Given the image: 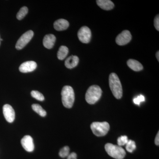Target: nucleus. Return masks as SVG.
Masks as SVG:
<instances>
[{
	"label": "nucleus",
	"instance_id": "nucleus-25",
	"mask_svg": "<svg viewBox=\"0 0 159 159\" xmlns=\"http://www.w3.org/2000/svg\"><path fill=\"white\" fill-rule=\"evenodd\" d=\"M154 26L155 27L156 29L158 31H159V15H157L156 16L155 18L154 19Z\"/></svg>",
	"mask_w": 159,
	"mask_h": 159
},
{
	"label": "nucleus",
	"instance_id": "nucleus-12",
	"mask_svg": "<svg viewBox=\"0 0 159 159\" xmlns=\"http://www.w3.org/2000/svg\"><path fill=\"white\" fill-rule=\"evenodd\" d=\"M56 37L53 34H47L43 39V45L46 48L51 49L54 47Z\"/></svg>",
	"mask_w": 159,
	"mask_h": 159
},
{
	"label": "nucleus",
	"instance_id": "nucleus-18",
	"mask_svg": "<svg viewBox=\"0 0 159 159\" xmlns=\"http://www.w3.org/2000/svg\"><path fill=\"white\" fill-rule=\"evenodd\" d=\"M32 108L35 112L38 114L42 117L46 116L47 115V112L40 105L38 104H33L32 105Z\"/></svg>",
	"mask_w": 159,
	"mask_h": 159
},
{
	"label": "nucleus",
	"instance_id": "nucleus-20",
	"mask_svg": "<svg viewBox=\"0 0 159 159\" xmlns=\"http://www.w3.org/2000/svg\"><path fill=\"white\" fill-rule=\"evenodd\" d=\"M136 146L134 141L131 140H128L125 146L126 150L129 152L131 153L136 149Z\"/></svg>",
	"mask_w": 159,
	"mask_h": 159
},
{
	"label": "nucleus",
	"instance_id": "nucleus-21",
	"mask_svg": "<svg viewBox=\"0 0 159 159\" xmlns=\"http://www.w3.org/2000/svg\"><path fill=\"white\" fill-rule=\"evenodd\" d=\"M31 97L39 101H43L44 100V97L41 93L37 91H32L31 93Z\"/></svg>",
	"mask_w": 159,
	"mask_h": 159
},
{
	"label": "nucleus",
	"instance_id": "nucleus-26",
	"mask_svg": "<svg viewBox=\"0 0 159 159\" xmlns=\"http://www.w3.org/2000/svg\"><path fill=\"white\" fill-rule=\"evenodd\" d=\"M77 155L75 152H72L67 157V159H77Z\"/></svg>",
	"mask_w": 159,
	"mask_h": 159
},
{
	"label": "nucleus",
	"instance_id": "nucleus-13",
	"mask_svg": "<svg viewBox=\"0 0 159 159\" xmlns=\"http://www.w3.org/2000/svg\"><path fill=\"white\" fill-rule=\"evenodd\" d=\"M69 23L67 20L63 19H60L54 22V27L55 30L58 31L65 30L68 28Z\"/></svg>",
	"mask_w": 159,
	"mask_h": 159
},
{
	"label": "nucleus",
	"instance_id": "nucleus-8",
	"mask_svg": "<svg viewBox=\"0 0 159 159\" xmlns=\"http://www.w3.org/2000/svg\"><path fill=\"white\" fill-rule=\"evenodd\" d=\"M131 39L130 32L128 30H124L117 36L116 42L119 45H125L130 41Z\"/></svg>",
	"mask_w": 159,
	"mask_h": 159
},
{
	"label": "nucleus",
	"instance_id": "nucleus-29",
	"mask_svg": "<svg viewBox=\"0 0 159 159\" xmlns=\"http://www.w3.org/2000/svg\"><path fill=\"white\" fill-rule=\"evenodd\" d=\"M1 37H0V45H1Z\"/></svg>",
	"mask_w": 159,
	"mask_h": 159
},
{
	"label": "nucleus",
	"instance_id": "nucleus-14",
	"mask_svg": "<svg viewBox=\"0 0 159 159\" xmlns=\"http://www.w3.org/2000/svg\"><path fill=\"white\" fill-rule=\"evenodd\" d=\"M79 61V58L77 56L72 55L66 59L65 65L67 68L73 69L78 65Z\"/></svg>",
	"mask_w": 159,
	"mask_h": 159
},
{
	"label": "nucleus",
	"instance_id": "nucleus-4",
	"mask_svg": "<svg viewBox=\"0 0 159 159\" xmlns=\"http://www.w3.org/2000/svg\"><path fill=\"white\" fill-rule=\"evenodd\" d=\"M106 151L112 157L116 159H123L125 157L126 152L121 146L107 143L105 146Z\"/></svg>",
	"mask_w": 159,
	"mask_h": 159
},
{
	"label": "nucleus",
	"instance_id": "nucleus-5",
	"mask_svg": "<svg viewBox=\"0 0 159 159\" xmlns=\"http://www.w3.org/2000/svg\"><path fill=\"white\" fill-rule=\"evenodd\" d=\"M91 129L94 134L97 136H104L109 130L110 125L106 122H93L91 124Z\"/></svg>",
	"mask_w": 159,
	"mask_h": 159
},
{
	"label": "nucleus",
	"instance_id": "nucleus-16",
	"mask_svg": "<svg viewBox=\"0 0 159 159\" xmlns=\"http://www.w3.org/2000/svg\"><path fill=\"white\" fill-rule=\"evenodd\" d=\"M127 65L135 71H140L143 70V67L141 63L134 59H129L127 61Z\"/></svg>",
	"mask_w": 159,
	"mask_h": 159
},
{
	"label": "nucleus",
	"instance_id": "nucleus-10",
	"mask_svg": "<svg viewBox=\"0 0 159 159\" xmlns=\"http://www.w3.org/2000/svg\"><path fill=\"white\" fill-rule=\"evenodd\" d=\"M21 144L26 151L31 152L34 150V146L33 139L29 135L25 136L21 140Z\"/></svg>",
	"mask_w": 159,
	"mask_h": 159
},
{
	"label": "nucleus",
	"instance_id": "nucleus-17",
	"mask_svg": "<svg viewBox=\"0 0 159 159\" xmlns=\"http://www.w3.org/2000/svg\"><path fill=\"white\" fill-rule=\"evenodd\" d=\"M69 53V49L66 46H62L60 47L57 53V57L58 59L62 60L64 59Z\"/></svg>",
	"mask_w": 159,
	"mask_h": 159
},
{
	"label": "nucleus",
	"instance_id": "nucleus-19",
	"mask_svg": "<svg viewBox=\"0 0 159 159\" xmlns=\"http://www.w3.org/2000/svg\"><path fill=\"white\" fill-rule=\"evenodd\" d=\"M28 8L26 6H24L22 8L20 9V11L18 12L17 15H16V18L18 20H22L25 16H26V15L28 13Z\"/></svg>",
	"mask_w": 159,
	"mask_h": 159
},
{
	"label": "nucleus",
	"instance_id": "nucleus-28",
	"mask_svg": "<svg viewBox=\"0 0 159 159\" xmlns=\"http://www.w3.org/2000/svg\"><path fill=\"white\" fill-rule=\"evenodd\" d=\"M159 51H158L157 52V54H156V57H157V59L158 60V61H159Z\"/></svg>",
	"mask_w": 159,
	"mask_h": 159
},
{
	"label": "nucleus",
	"instance_id": "nucleus-3",
	"mask_svg": "<svg viewBox=\"0 0 159 159\" xmlns=\"http://www.w3.org/2000/svg\"><path fill=\"white\" fill-rule=\"evenodd\" d=\"M102 93V90L99 86H91L86 93V101L89 104H95L100 99Z\"/></svg>",
	"mask_w": 159,
	"mask_h": 159
},
{
	"label": "nucleus",
	"instance_id": "nucleus-22",
	"mask_svg": "<svg viewBox=\"0 0 159 159\" xmlns=\"http://www.w3.org/2000/svg\"><path fill=\"white\" fill-rule=\"evenodd\" d=\"M70 154V148L67 146H65L60 151V157L62 158H65L68 156Z\"/></svg>",
	"mask_w": 159,
	"mask_h": 159
},
{
	"label": "nucleus",
	"instance_id": "nucleus-7",
	"mask_svg": "<svg viewBox=\"0 0 159 159\" xmlns=\"http://www.w3.org/2000/svg\"><path fill=\"white\" fill-rule=\"evenodd\" d=\"M78 39L81 42L88 43L90 41L91 31L90 29L86 26L81 27L77 33Z\"/></svg>",
	"mask_w": 159,
	"mask_h": 159
},
{
	"label": "nucleus",
	"instance_id": "nucleus-15",
	"mask_svg": "<svg viewBox=\"0 0 159 159\" xmlns=\"http://www.w3.org/2000/svg\"><path fill=\"white\" fill-rule=\"evenodd\" d=\"M97 3L103 10H110L114 7V3L110 0H98L97 1Z\"/></svg>",
	"mask_w": 159,
	"mask_h": 159
},
{
	"label": "nucleus",
	"instance_id": "nucleus-11",
	"mask_svg": "<svg viewBox=\"0 0 159 159\" xmlns=\"http://www.w3.org/2000/svg\"><path fill=\"white\" fill-rule=\"evenodd\" d=\"M37 63L34 61H27L23 63L19 67L20 72L28 73L32 72L37 68Z\"/></svg>",
	"mask_w": 159,
	"mask_h": 159
},
{
	"label": "nucleus",
	"instance_id": "nucleus-24",
	"mask_svg": "<svg viewBox=\"0 0 159 159\" xmlns=\"http://www.w3.org/2000/svg\"><path fill=\"white\" fill-rule=\"evenodd\" d=\"M145 98L144 96L143 95H140L138 97L134 98L133 99V102L134 103L137 105H140L141 102L145 101Z\"/></svg>",
	"mask_w": 159,
	"mask_h": 159
},
{
	"label": "nucleus",
	"instance_id": "nucleus-9",
	"mask_svg": "<svg viewBox=\"0 0 159 159\" xmlns=\"http://www.w3.org/2000/svg\"><path fill=\"white\" fill-rule=\"evenodd\" d=\"M3 112L7 122L11 123L14 121L15 112L11 105L8 104H5L3 107Z\"/></svg>",
	"mask_w": 159,
	"mask_h": 159
},
{
	"label": "nucleus",
	"instance_id": "nucleus-23",
	"mask_svg": "<svg viewBox=\"0 0 159 159\" xmlns=\"http://www.w3.org/2000/svg\"><path fill=\"white\" fill-rule=\"evenodd\" d=\"M128 137L126 136H122L119 137L117 140L118 145L119 146H123L126 145V143L128 142Z\"/></svg>",
	"mask_w": 159,
	"mask_h": 159
},
{
	"label": "nucleus",
	"instance_id": "nucleus-1",
	"mask_svg": "<svg viewBox=\"0 0 159 159\" xmlns=\"http://www.w3.org/2000/svg\"><path fill=\"white\" fill-rule=\"evenodd\" d=\"M110 87L114 97L120 99L122 96V86L119 77L115 73H111L109 78Z\"/></svg>",
	"mask_w": 159,
	"mask_h": 159
},
{
	"label": "nucleus",
	"instance_id": "nucleus-6",
	"mask_svg": "<svg viewBox=\"0 0 159 159\" xmlns=\"http://www.w3.org/2000/svg\"><path fill=\"white\" fill-rule=\"evenodd\" d=\"M33 35L34 32L31 30H29L24 33L20 38L18 40L16 45V49L18 50L22 49L32 39Z\"/></svg>",
	"mask_w": 159,
	"mask_h": 159
},
{
	"label": "nucleus",
	"instance_id": "nucleus-2",
	"mask_svg": "<svg viewBox=\"0 0 159 159\" xmlns=\"http://www.w3.org/2000/svg\"><path fill=\"white\" fill-rule=\"evenodd\" d=\"M63 105L66 108H71L74 105L75 94L74 89L70 86H65L61 92Z\"/></svg>",
	"mask_w": 159,
	"mask_h": 159
},
{
	"label": "nucleus",
	"instance_id": "nucleus-27",
	"mask_svg": "<svg viewBox=\"0 0 159 159\" xmlns=\"http://www.w3.org/2000/svg\"><path fill=\"white\" fill-rule=\"evenodd\" d=\"M159 132L157 134L155 140V143L156 145H159Z\"/></svg>",
	"mask_w": 159,
	"mask_h": 159
}]
</instances>
